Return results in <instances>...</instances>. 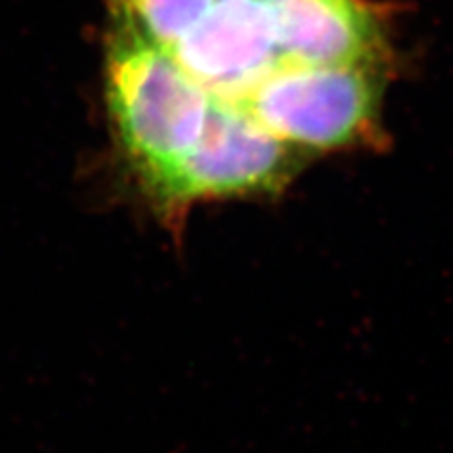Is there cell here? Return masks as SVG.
Instances as JSON below:
<instances>
[{
	"instance_id": "3957f363",
	"label": "cell",
	"mask_w": 453,
	"mask_h": 453,
	"mask_svg": "<svg viewBox=\"0 0 453 453\" xmlns=\"http://www.w3.org/2000/svg\"><path fill=\"white\" fill-rule=\"evenodd\" d=\"M376 65L280 61L236 103L265 131L308 153L340 151L378 136Z\"/></svg>"
},
{
	"instance_id": "6da1fadb",
	"label": "cell",
	"mask_w": 453,
	"mask_h": 453,
	"mask_svg": "<svg viewBox=\"0 0 453 453\" xmlns=\"http://www.w3.org/2000/svg\"><path fill=\"white\" fill-rule=\"evenodd\" d=\"M108 104L125 157L148 195L195 148L211 96L119 19L108 51Z\"/></svg>"
},
{
	"instance_id": "8992f818",
	"label": "cell",
	"mask_w": 453,
	"mask_h": 453,
	"mask_svg": "<svg viewBox=\"0 0 453 453\" xmlns=\"http://www.w3.org/2000/svg\"><path fill=\"white\" fill-rule=\"evenodd\" d=\"M216 0H119V19L142 38L173 50L198 25Z\"/></svg>"
},
{
	"instance_id": "277c9868",
	"label": "cell",
	"mask_w": 453,
	"mask_h": 453,
	"mask_svg": "<svg viewBox=\"0 0 453 453\" xmlns=\"http://www.w3.org/2000/svg\"><path fill=\"white\" fill-rule=\"evenodd\" d=\"M168 55L210 96L233 104L281 61L265 0H216Z\"/></svg>"
},
{
	"instance_id": "5b68a950",
	"label": "cell",
	"mask_w": 453,
	"mask_h": 453,
	"mask_svg": "<svg viewBox=\"0 0 453 453\" xmlns=\"http://www.w3.org/2000/svg\"><path fill=\"white\" fill-rule=\"evenodd\" d=\"M281 61L378 65L384 51L376 13L363 0H265Z\"/></svg>"
},
{
	"instance_id": "7a4b0ae2",
	"label": "cell",
	"mask_w": 453,
	"mask_h": 453,
	"mask_svg": "<svg viewBox=\"0 0 453 453\" xmlns=\"http://www.w3.org/2000/svg\"><path fill=\"white\" fill-rule=\"evenodd\" d=\"M308 161V153L265 131L242 108L211 96L195 148L146 198L168 226H180L198 203L281 195Z\"/></svg>"
}]
</instances>
